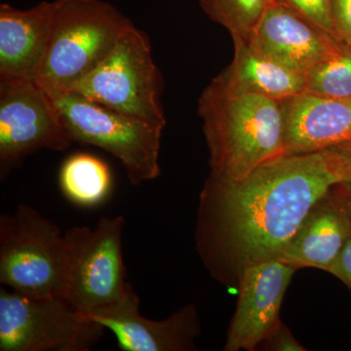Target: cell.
I'll list each match as a JSON object with an SVG mask.
<instances>
[{"label":"cell","mask_w":351,"mask_h":351,"mask_svg":"<svg viewBox=\"0 0 351 351\" xmlns=\"http://www.w3.org/2000/svg\"><path fill=\"white\" fill-rule=\"evenodd\" d=\"M348 178L350 163L339 147L284 154L240 181L211 174L202 193L210 248L230 254L240 269L278 258L316 203Z\"/></svg>","instance_id":"6da1fadb"},{"label":"cell","mask_w":351,"mask_h":351,"mask_svg":"<svg viewBox=\"0 0 351 351\" xmlns=\"http://www.w3.org/2000/svg\"><path fill=\"white\" fill-rule=\"evenodd\" d=\"M198 113L216 177L240 181L284 156L281 101L232 91L213 80L200 95Z\"/></svg>","instance_id":"7a4b0ae2"},{"label":"cell","mask_w":351,"mask_h":351,"mask_svg":"<svg viewBox=\"0 0 351 351\" xmlns=\"http://www.w3.org/2000/svg\"><path fill=\"white\" fill-rule=\"evenodd\" d=\"M55 2L45 54L34 80L48 93L71 91L134 25L103 0Z\"/></svg>","instance_id":"3957f363"},{"label":"cell","mask_w":351,"mask_h":351,"mask_svg":"<svg viewBox=\"0 0 351 351\" xmlns=\"http://www.w3.org/2000/svg\"><path fill=\"white\" fill-rule=\"evenodd\" d=\"M69 250L59 226L29 205L0 217V283L25 297H64Z\"/></svg>","instance_id":"277c9868"},{"label":"cell","mask_w":351,"mask_h":351,"mask_svg":"<svg viewBox=\"0 0 351 351\" xmlns=\"http://www.w3.org/2000/svg\"><path fill=\"white\" fill-rule=\"evenodd\" d=\"M69 92L127 117L165 128L163 78L149 39L132 25L108 56Z\"/></svg>","instance_id":"5b68a950"},{"label":"cell","mask_w":351,"mask_h":351,"mask_svg":"<svg viewBox=\"0 0 351 351\" xmlns=\"http://www.w3.org/2000/svg\"><path fill=\"white\" fill-rule=\"evenodd\" d=\"M73 142L114 156L134 186L160 175L162 127L127 117L75 92L49 93Z\"/></svg>","instance_id":"8992f818"},{"label":"cell","mask_w":351,"mask_h":351,"mask_svg":"<svg viewBox=\"0 0 351 351\" xmlns=\"http://www.w3.org/2000/svg\"><path fill=\"white\" fill-rule=\"evenodd\" d=\"M105 330L64 298L0 290V351H89Z\"/></svg>","instance_id":"52a82bcc"},{"label":"cell","mask_w":351,"mask_h":351,"mask_svg":"<svg viewBox=\"0 0 351 351\" xmlns=\"http://www.w3.org/2000/svg\"><path fill=\"white\" fill-rule=\"evenodd\" d=\"M122 216L103 217L95 228L73 226L64 233L69 250V274L64 299L85 315L125 297V265Z\"/></svg>","instance_id":"ba28073f"},{"label":"cell","mask_w":351,"mask_h":351,"mask_svg":"<svg viewBox=\"0 0 351 351\" xmlns=\"http://www.w3.org/2000/svg\"><path fill=\"white\" fill-rule=\"evenodd\" d=\"M73 141L50 94L36 82H0V176L29 154L64 152Z\"/></svg>","instance_id":"9c48e42d"},{"label":"cell","mask_w":351,"mask_h":351,"mask_svg":"<svg viewBox=\"0 0 351 351\" xmlns=\"http://www.w3.org/2000/svg\"><path fill=\"white\" fill-rule=\"evenodd\" d=\"M297 269L276 258L240 269L239 302L223 350H255L278 331L284 295Z\"/></svg>","instance_id":"30bf717a"},{"label":"cell","mask_w":351,"mask_h":351,"mask_svg":"<svg viewBox=\"0 0 351 351\" xmlns=\"http://www.w3.org/2000/svg\"><path fill=\"white\" fill-rule=\"evenodd\" d=\"M101 323L125 351L195 350L200 325L195 307H182L164 320H152L140 313V299L129 284L121 301L87 315Z\"/></svg>","instance_id":"8fae6325"},{"label":"cell","mask_w":351,"mask_h":351,"mask_svg":"<svg viewBox=\"0 0 351 351\" xmlns=\"http://www.w3.org/2000/svg\"><path fill=\"white\" fill-rule=\"evenodd\" d=\"M247 39L265 56L304 76L343 43L297 11L276 2L265 9Z\"/></svg>","instance_id":"7c38bea8"},{"label":"cell","mask_w":351,"mask_h":351,"mask_svg":"<svg viewBox=\"0 0 351 351\" xmlns=\"http://www.w3.org/2000/svg\"><path fill=\"white\" fill-rule=\"evenodd\" d=\"M284 154H311L351 142V98L302 92L281 101Z\"/></svg>","instance_id":"4fadbf2b"},{"label":"cell","mask_w":351,"mask_h":351,"mask_svg":"<svg viewBox=\"0 0 351 351\" xmlns=\"http://www.w3.org/2000/svg\"><path fill=\"white\" fill-rule=\"evenodd\" d=\"M55 5V1H43L27 10L0 5V82L36 80Z\"/></svg>","instance_id":"5bb4252c"},{"label":"cell","mask_w":351,"mask_h":351,"mask_svg":"<svg viewBox=\"0 0 351 351\" xmlns=\"http://www.w3.org/2000/svg\"><path fill=\"white\" fill-rule=\"evenodd\" d=\"M350 237L345 200H332L329 193L316 203L276 260L297 269L311 267L330 271Z\"/></svg>","instance_id":"9a60e30c"},{"label":"cell","mask_w":351,"mask_h":351,"mask_svg":"<svg viewBox=\"0 0 351 351\" xmlns=\"http://www.w3.org/2000/svg\"><path fill=\"white\" fill-rule=\"evenodd\" d=\"M234 57L214 80L232 91L282 101L304 91L306 78L256 49L247 38L232 39Z\"/></svg>","instance_id":"2e32d148"},{"label":"cell","mask_w":351,"mask_h":351,"mask_svg":"<svg viewBox=\"0 0 351 351\" xmlns=\"http://www.w3.org/2000/svg\"><path fill=\"white\" fill-rule=\"evenodd\" d=\"M59 184L71 202L83 207L97 206L112 191V173L108 164L99 157L75 154L62 164Z\"/></svg>","instance_id":"e0dca14e"},{"label":"cell","mask_w":351,"mask_h":351,"mask_svg":"<svg viewBox=\"0 0 351 351\" xmlns=\"http://www.w3.org/2000/svg\"><path fill=\"white\" fill-rule=\"evenodd\" d=\"M304 91L335 99L351 98V49L341 43L338 49L304 75Z\"/></svg>","instance_id":"ac0fdd59"},{"label":"cell","mask_w":351,"mask_h":351,"mask_svg":"<svg viewBox=\"0 0 351 351\" xmlns=\"http://www.w3.org/2000/svg\"><path fill=\"white\" fill-rule=\"evenodd\" d=\"M208 17L232 38H248L271 0H197Z\"/></svg>","instance_id":"d6986e66"},{"label":"cell","mask_w":351,"mask_h":351,"mask_svg":"<svg viewBox=\"0 0 351 351\" xmlns=\"http://www.w3.org/2000/svg\"><path fill=\"white\" fill-rule=\"evenodd\" d=\"M271 1L290 7L293 10L301 14L302 17L317 25L332 38L341 41L332 22V0H271Z\"/></svg>","instance_id":"ffe728a7"},{"label":"cell","mask_w":351,"mask_h":351,"mask_svg":"<svg viewBox=\"0 0 351 351\" xmlns=\"http://www.w3.org/2000/svg\"><path fill=\"white\" fill-rule=\"evenodd\" d=\"M332 17L341 41L351 43V0H332Z\"/></svg>","instance_id":"44dd1931"},{"label":"cell","mask_w":351,"mask_h":351,"mask_svg":"<svg viewBox=\"0 0 351 351\" xmlns=\"http://www.w3.org/2000/svg\"><path fill=\"white\" fill-rule=\"evenodd\" d=\"M329 272L351 286V237L346 240L338 260Z\"/></svg>","instance_id":"7402d4cb"},{"label":"cell","mask_w":351,"mask_h":351,"mask_svg":"<svg viewBox=\"0 0 351 351\" xmlns=\"http://www.w3.org/2000/svg\"><path fill=\"white\" fill-rule=\"evenodd\" d=\"M274 341L272 348L279 351H301L306 350L297 341L294 337L289 332L288 330L283 326L279 328L278 331L269 338Z\"/></svg>","instance_id":"603a6c76"},{"label":"cell","mask_w":351,"mask_h":351,"mask_svg":"<svg viewBox=\"0 0 351 351\" xmlns=\"http://www.w3.org/2000/svg\"><path fill=\"white\" fill-rule=\"evenodd\" d=\"M338 147L341 149V151L345 152V154L348 159V163H350V178H348V181L346 182L345 184L346 186H350L351 188V147L348 145H338Z\"/></svg>","instance_id":"cb8c5ba5"},{"label":"cell","mask_w":351,"mask_h":351,"mask_svg":"<svg viewBox=\"0 0 351 351\" xmlns=\"http://www.w3.org/2000/svg\"><path fill=\"white\" fill-rule=\"evenodd\" d=\"M345 204L346 207V211H348V217H350V221L351 223V196L346 198L345 200Z\"/></svg>","instance_id":"d4e9b609"},{"label":"cell","mask_w":351,"mask_h":351,"mask_svg":"<svg viewBox=\"0 0 351 351\" xmlns=\"http://www.w3.org/2000/svg\"><path fill=\"white\" fill-rule=\"evenodd\" d=\"M346 145H350V147H351V142L348 143V144H346Z\"/></svg>","instance_id":"484cf974"}]
</instances>
